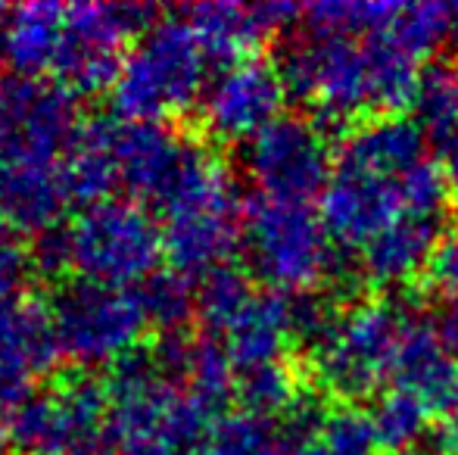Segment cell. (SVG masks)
Segmentation results:
<instances>
[{"label":"cell","mask_w":458,"mask_h":455,"mask_svg":"<svg viewBox=\"0 0 458 455\" xmlns=\"http://www.w3.org/2000/svg\"><path fill=\"white\" fill-rule=\"evenodd\" d=\"M443 440H446V446H449V452L458 455V409L453 415L446 418V427H443Z\"/></svg>","instance_id":"836d02e7"},{"label":"cell","mask_w":458,"mask_h":455,"mask_svg":"<svg viewBox=\"0 0 458 455\" xmlns=\"http://www.w3.org/2000/svg\"><path fill=\"white\" fill-rule=\"evenodd\" d=\"M60 356L50 309L25 299L13 322L0 331V406L13 409L35 393V381L47 375Z\"/></svg>","instance_id":"ac0fdd59"},{"label":"cell","mask_w":458,"mask_h":455,"mask_svg":"<svg viewBox=\"0 0 458 455\" xmlns=\"http://www.w3.org/2000/svg\"><path fill=\"white\" fill-rule=\"evenodd\" d=\"M380 35L396 41L418 63L424 56L446 54V50L458 47V4H453V0L393 4L386 29Z\"/></svg>","instance_id":"cb8c5ba5"},{"label":"cell","mask_w":458,"mask_h":455,"mask_svg":"<svg viewBox=\"0 0 458 455\" xmlns=\"http://www.w3.org/2000/svg\"><path fill=\"white\" fill-rule=\"evenodd\" d=\"M119 115H91L81 119L63 153V178H66L69 197L75 203L94 206L109 200L119 184V163H115V134H119Z\"/></svg>","instance_id":"ffe728a7"},{"label":"cell","mask_w":458,"mask_h":455,"mask_svg":"<svg viewBox=\"0 0 458 455\" xmlns=\"http://www.w3.org/2000/svg\"><path fill=\"white\" fill-rule=\"evenodd\" d=\"M72 231V268L79 278L100 284L134 287L144 284L159 272V259L165 256L163 228L157 225L147 206L134 200H100L85 206Z\"/></svg>","instance_id":"30bf717a"},{"label":"cell","mask_w":458,"mask_h":455,"mask_svg":"<svg viewBox=\"0 0 458 455\" xmlns=\"http://www.w3.org/2000/svg\"><path fill=\"white\" fill-rule=\"evenodd\" d=\"M300 396L296 381L290 375L287 362L284 365H266V368L241 371L237 375V402L247 412L268 415V418H281L293 400Z\"/></svg>","instance_id":"f546056e"},{"label":"cell","mask_w":458,"mask_h":455,"mask_svg":"<svg viewBox=\"0 0 458 455\" xmlns=\"http://www.w3.org/2000/svg\"><path fill=\"white\" fill-rule=\"evenodd\" d=\"M147 322L159 334H178L197 318V281L175 268H159L138 287Z\"/></svg>","instance_id":"4316f807"},{"label":"cell","mask_w":458,"mask_h":455,"mask_svg":"<svg viewBox=\"0 0 458 455\" xmlns=\"http://www.w3.org/2000/svg\"><path fill=\"white\" fill-rule=\"evenodd\" d=\"M287 104V91L272 60L250 56L218 69L199 100L203 131L216 144H247L266 131Z\"/></svg>","instance_id":"4fadbf2b"},{"label":"cell","mask_w":458,"mask_h":455,"mask_svg":"<svg viewBox=\"0 0 458 455\" xmlns=\"http://www.w3.org/2000/svg\"><path fill=\"white\" fill-rule=\"evenodd\" d=\"M0 234H6V213H4V194H0Z\"/></svg>","instance_id":"d590c367"},{"label":"cell","mask_w":458,"mask_h":455,"mask_svg":"<svg viewBox=\"0 0 458 455\" xmlns=\"http://www.w3.org/2000/svg\"><path fill=\"white\" fill-rule=\"evenodd\" d=\"M241 249L250 278L272 293H312L337 262V247L312 203L266 194L243 200Z\"/></svg>","instance_id":"8992f818"},{"label":"cell","mask_w":458,"mask_h":455,"mask_svg":"<svg viewBox=\"0 0 458 455\" xmlns=\"http://www.w3.org/2000/svg\"><path fill=\"white\" fill-rule=\"evenodd\" d=\"M216 341L225 343L237 375L266 365H284L287 352L293 350L287 293H256L234 324Z\"/></svg>","instance_id":"44dd1931"},{"label":"cell","mask_w":458,"mask_h":455,"mask_svg":"<svg viewBox=\"0 0 458 455\" xmlns=\"http://www.w3.org/2000/svg\"><path fill=\"white\" fill-rule=\"evenodd\" d=\"M449 215H405L365 243L352 259L365 281L377 287H403L428 272L440 243L446 240Z\"/></svg>","instance_id":"e0dca14e"},{"label":"cell","mask_w":458,"mask_h":455,"mask_svg":"<svg viewBox=\"0 0 458 455\" xmlns=\"http://www.w3.org/2000/svg\"><path fill=\"white\" fill-rule=\"evenodd\" d=\"M163 247L169 268L199 281L231 262L241 247L243 200L231 169L206 140L197 138L184 169L159 200Z\"/></svg>","instance_id":"277c9868"},{"label":"cell","mask_w":458,"mask_h":455,"mask_svg":"<svg viewBox=\"0 0 458 455\" xmlns=\"http://www.w3.org/2000/svg\"><path fill=\"white\" fill-rule=\"evenodd\" d=\"M60 352L79 368L115 365L138 346L147 322L138 287H115L100 281H63L50 299Z\"/></svg>","instance_id":"ba28073f"},{"label":"cell","mask_w":458,"mask_h":455,"mask_svg":"<svg viewBox=\"0 0 458 455\" xmlns=\"http://www.w3.org/2000/svg\"><path fill=\"white\" fill-rule=\"evenodd\" d=\"M79 122L75 94L56 79H22L0 69V165L63 163Z\"/></svg>","instance_id":"7c38bea8"},{"label":"cell","mask_w":458,"mask_h":455,"mask_svg":"<svg viewBox=\"0 0 458 455\" xmlns=\"http://www.w3.org/2000/svg\"><path fill=\"white\" fill-rule=\"evenodd\" d=\"M272 63L287 97L312 106V119L331 138H346L365 115H399L415 104L421 85L418 60L386 35L300 25L281 41Z\"/></svg>","instance_id":"7a4b0ae2"},{"label":"cell","mask_w":458,"mask_h":455,"mask_svg":"<svg viewBox=\"0 0 458 455\" xmlns=\"http://www.w3.org/2000/svg\"><path fill=\"white\" fill-rule=\"evenodd\" d=\"M191 134L169 128L165 122H119L115 134V163L119 184L134 197V203H153L165 197L178 172L184 169L187 153L193 147Z\"/></svg>","instance_id":"9a60e30c"},{"label":"cell","mask_w":458,"mask_h":455,"mask_svg":"<svg viewBox=\"0 0 458 455\" xmlns=\"http://www.w3.org/2000/svg\"><path fill=\"white\" fill-rule=\"evenodd\" d=\"M184 390L199 406L209 409L216 418H222L228 402L237 396V371L222 341H216L209 334L193 337L191 368H187Z\"/></svg>","instance_id":"484cf974"},{"label":"cell","mask_w":458,"mask_h":455,"mask_svg":"<svg viewBox=\"0 0 458 455\" xmlns=\"http://www.w3.org/2000/svg\"><path fill=\"white\" fill-rule=\"evenodd\" d=\"M411 312L399 299H362L340 312L331 334L309 356L318 387L346 406L384 393Z\"/></svg>","instance_id":"52a82bcc"},{"label":"cell","mask_w":458,"mask_h":455,"mask_svg":"<svg viewBox=\"0 0 458 455\" xmlns=\"http://www.w3.org/2000/svg\"><path fill=\"white\" fill-rule=\"evenodd\" d=\"M163 19L153 4H69L54 72L75 97L113 94L125 63L128 38H144Z\"/></svg>","instance_id":"9c48e42d"},{"label":"cell","mask_w":458,"mask_h":455,"mask_svg":"<svg viewBox=\"0 0 458 455\" xmlns=\"http://www.w3.org/2000/svg\"><path fill=\"white\" fill-rule=\"evenodd\" d=\"M428 278L440 303H458V228L449 231L446 240L440 243L428 268Z\"/></svg>","instance_id":"d6a6232c"},{"label":"cell","mask_w":458,"mask_h":455,"mask_svg":"<svg viewBox=\"0 0 458 455\" xmlns=\"http://www.w3.org/2000/svg\"><path fill=\"white\" fill-rule=\"evenodd\" d=\"M29 259H31V272L38 278H50V281L63 278L72 268V231H69V225L60 222V225L31 237Z\"/></svg>","instance_id":"1f68e13d"},{"label":"cell","mask_w":458,"mask_h":455,"mask_svg":"<svg viewBox=\"0 0 458 455\" xmlns=\"http://www.w3.org/2000/svg\"><path fill=\"white\" fill-rule=\"evenodd\" d=\"M253 297V278L247 268L234 265V262L212 268L197 281V322L209 337H222Z\"/></svg>","instance_id":"d4e9b609"},{"label":"cell","mask_w":458,"mask_h":455,"mask_svg":"<svg viewBox=\"0 0 458 455\" xmlns=\"http://www.w3.org/2000/svg\"><path fill=\"white\" fill-rule=\"evenodd\" d=\"M318 446L325 455H380V437L374 431V421L368 409L340 406L331 409L321 425Z\"/></svg>","instance_id":"4dcf8cb0"},{"label":"cell","mask_w":458,"mask_h":455,"mask_svg":"<svg viewBox=\"0 0 458 455\" xmlns=\"http://www.w3.org/2000/svg\"><path fill=\"white\" fill-rule=\"evenodd\" d=\"M0 194H4L6 228L31 237L60 225L63 209L72 200L60 163L0 165Z\"/></svg>","instance_id":"7402d4cb"},{"label":"cell","mask_w":458,"mask_h":455,"mask_svg":"<svg viewBox=\"0 0 458 455\" xmlns=\"http://www.w3.org/2000/svg\"><path fill=\"white\" fill-rule=\"evenodd\" d=\"M411 106L437 165L458 188V63L443 60L424 69Z\"/></svg>","instance_id":"603a6c76"},{"label":"cell","mask_w":458,"mask_h":455,"mask_svg":"<svg viewBox=\"0 0 458 455\" xmlns=\"http://www.w3.org/2000/svg\"><path fill=\"white\" fill-rule=\"evenodd\" d=\"M243 175L275 200H321L334 175L331 134L312 115H281L241 147Z\"/></svg>","instance_id":"8fae6325"},{"label":"cell","mask_w":458,"mask_h":455,"mask_svg":"<svg viewBox=\"0 0 458 455\" xmlns=\"http://www.w3.org/2000/svg\"><path fill=\"white\" fill-rule=\"evenodd\" d=\"M209 66L203 44L182 13L163 16L125 54L119 81L109 94L113 115L125 122L184 115L203 100Z\"/></svg>","instance_id":"5b68a950"},{"label":"cell","mask_w":458,"mask_h":455,"mask_svg":"<svg viewBox=\"0 0 458 455\" xmlns=\"http://www.w3.org/2000/svg\"><path fill=\"white\" fill-rule=\"evenodd\" d=\"M368 412H371L374 431H377L380 446L386 452L403 455L430 434V412L418 400H411L409 393H403V390H384Z\"/></svg>","instance_id":"f1b7e54d"},{"label":"cell","mask_w":458,"mask_h":455,"mask_svg":"<svg viewBox=\"0 0 458 455\" xmlns=\"http://www.w3.org/2000/svg\"><path fill=\"white\" fill-rule=\"evenodd\" d=\"M109 443L115 455H209L216 415L165 381L150 346L109 365Z\"/></svg>","instance_id":"3957f363"},{"label":"cell","mask_w":458,"mask_h":455,"mask_svg":"<svg viewBox=\"0 0 458 455\" xmlns=\"http://www.w3.org/2000/svg\"><path fill=\"white\" fill-rule=\"evenodd\" d=\"M209 455H284L281 418L256 412H225L212 431Z\"/></svg>","instance_id":"83f0119b"},{"label":"cell","mask_w":458,"mask_h":455,"mask_svg":"<svg viewBox=\"0 0 458 455\" xmlns=\"http://www.w3.org/2000/svg\"><path fill=\"white\" fill-rule=\"evenodd\" d=\"M10 446H13V440H10V409L0 406V455L10 450Z\"/></svg>","instance_id":"e575fe53"},{"label":"cell","mask_w":458,"mask_h":455,"mask_svg":"<svg viewBox=\"0 0 458 455\" xmlns=\"http://www.w3.org/2000/svg\"><path fill=\"white\" fill-rule=\"evenodd\" d=\"M393 390L418 400L430 415L458 409V350L440 334L434 318L411 312L393 368Z\"/></svg>","instance_id":"2e32d148"},{"label":"cell","mask_w":458,"mask_h":455,"mask_svg":"<svg viewBox=\"0 0 458 455\" xmlns=\"http://www.w3.org/2000/svg\"><path fill=\"white\" fill-rule=\"evenodd\" d=\"M178 13L191 22L209 63L218 69L256 56L262 41L302 19V6L293 4H197Z\"/></svg>","instance_id":"5bb4252c"},{"label":"cell","mask_w":458,"mask_h":455,"mask_svg":"<svg viewBox=\"0 0 458 455\" xmlns=\"http://www.w3.org/2000/svg\"><path fill=\"white\" fill-rule=\"evenodd\" d=\"M318 213L334 247L356 256L405 215H449V178L418 122L368 119L340 138Z\"/></svg>","instance_id":"6da1fadb"},{"label":"cell","mask_w":458,"mask_h":455,"mask_svg":"<svg viewBox=\"0 0 458 455\" xmlns=\"http://www.w3.org/2000/svg\"><path fill=\"white\" fill-rule=\"evenodd\" d=\"M60 4H19L0 10V69L22 79L54 72L63 41Z\"/></svg>","instance_id":"d6986e66"}]
</instances>
